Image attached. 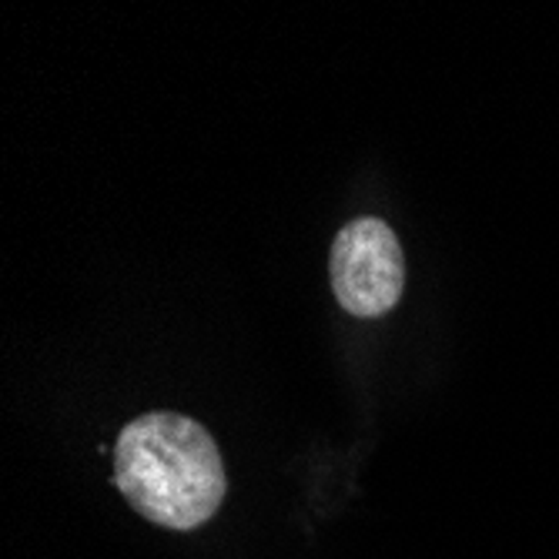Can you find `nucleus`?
I'll return each instance as SVG.
<instances>
[{"label": "nucleus", "mask_w": 559, "mask_h": 559, "mask_svg": "<svg viewBox=\"0 0 559 559\" xmlns=\"http://www.w3.org/2000/svg\"><path fill=\"white\" fill-rule=\"evenodd\" d=\"M115 479L144 520L168 530L209 523L225 499L215 439L178 413H147L121 432Z\"/></svg>", "instance_id": "1"}, {"label": "nucleus", "mask_w": 559, "mask_h": 559, "mask_svg": "<svg viewBox=\"0 0 559 559\" xmlns=\"http://www.w3.org/2000/svg\"><path fill=\"white\" fill-rule=\"evenodd\" d=\"M332 292L342 309L362 319L385 316L402 295L405 262L392 228L379 218H359L332 245Z\"/></svg>", "instance_id": "2"}]
</instances>
